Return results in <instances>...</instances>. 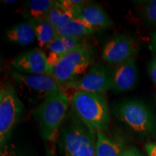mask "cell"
Instances as JSON below:
<instances>
[{
  "instance_id": "cell-8",
  "label": "cell",
  "mask_w": 156,
  "mask_h": 156,
  "mask_svg": "<svg viewBox=\"0 0 156 156\" xmlns=\"http://www.w3.org/2000/svg\"><path fill=\"white\" fill-rule=\"evenodd\" d=\"M112 76V72L106 66L97 64L83 76L71 82L65 87L77 91L103 94L111 90Z\"/></svg>"
},
{
  "instance_id": "cell-26",
  "label": "cell",
  "mask_w": 156,
  "mask_h": 156,
  "mask_svg": "<svg viewBox=\"0 0 156 156\" xmlns=\"http://www.w3.org/2000/svg\"><path fill=\"white\" fill-rule=\"evenodd\" d=\"M4 3H7V4H15L17 2L16 0H4V1H2Z\"/></svg>"
},
{
  "instance_id": "cell-11",
  "label": "cell",
  "mask_w": 156,
  "mask_h": 156,
  "mask_svg": "<svg viewBox=\"0 0 156 156\" xmlns=\"http://www.w3.org/2000/svg\"><path fill=\"white\" fill-rule=\"evenodd\" d=\"M138 75L139 71L135 57L118 64L112 72L111 90L115 93L132 90L136 86Z\"/></svg>"
},
{
  "instance_id": "cell-18",
  "label": "cell",
  "mask_w": 156,
  "mask_h": 156,
  "mask_svg": "<svg viewBox=\"0 0 156 156\" xmlns=\"http://www.w3.org/2000/svg\"><path fill=\"white\" fill-rule=\"evenodd\" d=\"M75 17V12L64 5L59 0L56 2L51 9L46 19L55 28L58 29L69 23Z\"/></svg>"
},
{
  "instance_id": "cell-3",
  "label": "cell",
  "mask_w": 156,
  "mask_h": 156,
  "mask_svg": "<svg viewBox=\"0 0 156 156\" xmlns=\"http://www.w3.org/2000/svg\"><path fill=\"white\" fill-rule=\"evenodd\" d=\"M9 75L18 96L38 106L49 95L63 90L52 76L24 74L15 70Z\"/></svg>"
},
{
  "instance_id": "cell-9",
  "label": "cell",
  "mask_w": 156,
  "mask_h": 156,
  "mask_svg": "<svg viewBox=\"0 0 156 156\" xmlns=\"http://www.w3.org/2000/svg\"><path fill=\"white\" fill-rule=\"evenodd\" d=\"M138 51L134 39L126 34H117L105 44L102 51V58L110 64H120L135 57Z\"/></svg>"
},
{
  "instance_id": "cell-13",
  "label": "cell",
  "mask_w": 156,
  "mask_h": 156,
  "mask_svg": "<svg viewBox=\"0 0 156 156\" xmlns=\"http://www.w3.org/2000/svg\"><path fill=\"white\" fill-rule=\"evenodd\" d=\"M56 2L54 0H29L25 2L22 8L23 17L29 22L46 20Z\"/></svg>"
},
{
  "instance_id": "cell-17",
  "label": "cell",
  "mask_w": 156,
  "mask_h": 156,
  "mask_svg": "<svg viewBox=\"0 0 156 156\" xmlns=\"http://www.w3.org/2000/svg\"><path fill=\"white\" fill-rule=\"evenodd\" d=\"M30 23L34 27L36 40L41 47L46 48L57 36V28L47 19L31 21Z\"/></svg>"
},
{
  "instance_id": "cell-10",
  "label": "cell",
  "mask_w": 156,
  "mask_h": 156,
  "mask_svg": "<svg viewBox=\"0 0 156 156\" xmlns=\"http://www.w3.org/2000/svg\"><path fill=\"white\" fill-rule=\"evenodd\" d=\"M11 65L15 71L21 73L53 75V69L48 65L46 53L38 48L20 54L13 58Z\"/></svg>"
},
{
  "instance_id": "cell-22",
  "label": "cell",
  "mask_w": 156,
  "mask_h": 156,
  "mask_svg": "<svg viewBox=\"0 0 156 156\" xmlns=\"http://www.w3.org/2000/svg\"><path fill=\"white\" fill-rule=\"evenodd\" d=\"M148 75L153 81V83L156 85V55H154L147 66Z\"/></svg>"
},
{
  "instance_id": "cell-20",
  "label": "cell",
  "mask_w": 156,
  "mask_h": 156,
  "mask_svg": "<svg viewBox=\"0 0 156 156\" xmlns=\"http://www.w3.org/2000/svg\"><path fill=\"white\" fill-rule=\"evenodd\" d=\"M142 15L148 24L156 26V0L146 2L142 8Z\"/></svg>"
},
{
  "instance_id": "cell-5",
  "label": "cell",
  "mask_w": 156,
  "mask_h": 156,
  "mask_svg": "<svg viewBox=\"0 0 156 156\" xmlns=\"http://www.w3.org/2000/svg\"><path fill=\"white\" fill-rule=\"evenodd\" d=\"M93 59L92 48L89 44H84L62 56L54 68L52 77L62 87L67 86L86 72Z\"/></svg>"
},
{
  "instance_id": "cell-1",
  "label": "cell",
  "mask_w": 156,
  "mask_h": 156,
  "mask_svg": "<svg viewBox=\"0 0 156 156\" xmlns=\"http://www.w3.org/2000/svg\"><path fill=\"white\" fill-rule=\"evenodd\" d=\"M69 103L74 115L87 127L95 132L107 129L111 114L103 94L76 91Z\"/></svg>"
},
{
  "instance_id": "cell-12",
  "label": "cell",
  "mask_w": 156,
  "mask_h": 156,
  "mask_svg": "<svg viewBox=\"0 0 156 156\" xmlns=\"http://www.w3.org/2000/svg\"><path fill=\"white\" fill-rule=\"evenodd\" d=\"M76 17L81 18L97 30L108 28L113 25L112 20L100 5L89 2L82 7Z\"/></svg>"
},
{
  "instance_id": "cell-19",
  "label": "cell",
  "mask_w": 156,
  "mask_h": 156,
  "mask_svg": "<svg viewBox=\"0 0 156 156\" xmlns=\"http://www.w3.org/2000/svg\"><path fill=\"white\" fill-rule=\"evenodd\" d=\"M84 44H85V43L82 38L56 36L45 48L49 52L65 54L80 47Z\"/></svg>"
},
{
  "instance_id": "cell-24",
  "label": "cell",
  "mask_w": 156,
  "mask_h": 156,
  "mask_svg": "<svg viewBox=\"0 0 156 156\" xmlns=\"http://www.w3.org/2000/svg\"><path fill=\"white\" fill-rule=\"evenodd\" d=\"M149 48L153 53L156 55V30L151 33V41H150Z\"/></svg>"
},
{
  "instance_id": "cell-7",
  "label": "cell",
  "mask_w": 156,
  "mask_h": 156,
  "mask_svg": "<svg viewBox=\"0 0 156 156\" xmlns=\"http://www.w3.org/2000/svg\"><path fill=\"white\" fill-rule=\"evenodd\" d=\"M23 104L10 83L0 89V147L8 143L11 134L23 114Z\"/></svg>"
},
{
  "instance_id": "cell-4",
  "label": "cell",
  "mask_w": 156,
  "mask_h": 156,
  "mask_svg": "<svg viewBox=\"0 0 156 156\" xmlns=\"http://www.w3.org/2000/svg\"><path fill=\"white\" fill-rule=\"evenodd\" d=\"M62 131L61 146L65 156H95L96 132L75 115Z\"/></svg>"
},
{
  "instance_id": "cell-6",
  "label": "cell",
  "mask_w": 156,
  "mask_h": 156,
  "mask_svg": "<svg viewBox=\"0 0 156 156\" xmlns=\"http://www.w3.org/2000/svg\"><path fill=\"white\" fill-rule=\"evenodd\" d=\"M114 114L136 133L147 134L155 130V116L143 101L136 99L123 101L115 106Z\"/></svg>"
},
{
  "instance_id": "cell-25",
  "label": "cell",
  "mask_w": 156,
  "mask_h": 156,
  "mask_svg": "<svg viewBox=\"0 0 156 156\" xmlns=\"http://www.w3.org/2000/svg\"><path fill=\"white\" fill-rule=\"evenodd\" d=\"M145 151L148 156H156V143L146 144Z\"/></svg>"
},
{
  "instance_id": "cell-14",
  "label": "cell",
  "mask_w": 156,
  "mask_h": 156,
  "mask_svg": "<svg viewBox=\"0 0 156 156\" xmlns=\"http://www.w3.org/2000/svg\"><path fill=\"white\" fill-rule=\"evenodd\" d=\"M125 149L121 140L109 137L103 132H96L95 156H121Z\"/></svg>"
},
{
  "instance_id": "cell-27",
  "label": "cell",
  "mask_w": 156,
  "mask_h": 156,
  "mask_svg": "<svg viewBox=\"0 0 156 156\" xmlns=\"http://www.w3.org/2000/svg\"><path fill=\"white\" fill-rule=\"evenodd\" d=\"M155 100H156V96H155Z\"/></svg>"
},
{
  "instance_id": "cell-2",
  "label": "cell",
  "mask_w": 156,
  "mask_h": 156,
  "mask_svg": "<svg viewBox=\"0 0 156 156\" xmlns=\"http://www.w3.org/2000/svg\"><path fill=\"white\" fill-rule=\"evenodd\" d=\"M68 95L64 90L55 93L39 104L35 111L41 134L47 141H53L65 119L69 104Z\"/></svg>"
},
{
  "instance_id": "cell-16",
  "label": "cell",
  "mask_w": 156,
  "mask_h": 156,
  "mask_svg": "<svg viewBox=\"0 0 156 156\" xmlns=\"http://www.w3.org/2000/svg\"><path fill=\"white\" fill-rule=\"evenodd\" d=\"M97 31L98 30L93 28L81 18L75 17L64 27L57 29V36L82 38V37L91 36Z\"/></svg>"
},
{
  "instance_id": "cell-21",
  "label": "cell",
  "mask_w": 156,
  "mask_h": 156,
  "mask_svg": "<svg viewBox=\"0 0 156 156\" xmlns=\"http://www.w3.org/2000/svg\"><path fill=\"white\" fill-rule=\"evenodd\" d=\"M0 156H23L18 150L12 145L6 144L1 148Z\"/></svg>"
},
{
  "instance_id": "cell-23",
  "label": "cell",
  "mask_w": 156,
  "mask_h": 156,
  "mask_svg": "<svg viewBox=\"0 0 156 156\" xmlns=\"http://www.w3.org/2000/svg\"><path fill=\"white\" fill-rule=\"evenodd\" d=\"M121 156H144L135 147H127L123 152Z\"/></svg>"
},
{
  "instance_id": "cell-15",
  "label": "cell",
  "mask_w": 156,
  "mask_h": 156,
  "mask_svg": "<svg viewBox=\"0 0 156 156\" xmlns=\"http://www.w3.org/2000/svg\"><path fill=\"white\" fill-rule=\"evenodd\" d=\"M6 38L9 41L21 46L32 44L36 39L34 27L28 21L19 23L9 28L6 32Z\"/></svg>"
}]
</instances>
